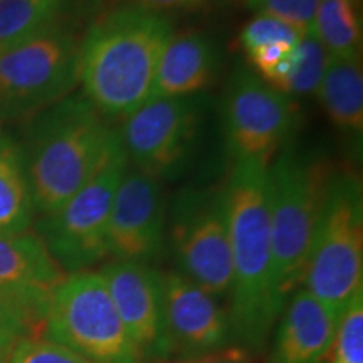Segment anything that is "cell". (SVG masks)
<instances>
[{"label": "cell", "instance_id": "cell-21", "mask_svg": "<svg viewBox=\"0 0 363 363\" xmlns=\"http://www.w3.org/2000/svg\"><path fill=\"white\" fill-rule=\"evenodd\" d=\"M66 0H0V51L57 22Z\"/></svg>", "mask_w": 363, "mask_h": 363}, {"label": "cell", "instance_id": "cell-24", "mask_svg": "<svg viewBox=\"0 0 363 363\" xmlns=\"http://www.w3.org/2000/svg\"><path fill=\"white\" fill-rule=\"evenodd\" d=\"M303 35H305V33L298 30L296 27L286 24L283 21L256 13V17L244 27L239 39L244 51L249 54L254 49L264 48V45L271 44L296 45L303 39Z\"/></svg>", "mask_w": 363, "mask_h": 363}, {"label": "cell", "instance_id": "cell-27", "mask_svg": "<svg viewBox=\"0 0 363 363\" xmlns=\"http://www.w3.org/2000/svg\"><path fill=\"white\" fill-rule=\"evenodd\" d=\"M29 338L26 326L11 308L0 299V363H7L21 340Z\"/></svg>", "mask_w": 363, "mask_h": 363}, {"label": "cell", "instance_id": "cell-10", "mask_svg": "<svg viewBox=\"0 0 363 363\" xmlns=\"http://www.w3.org/2000/svg\"><path fill=\"white\" fill-rule=\"evenodd\" d=\"M201 125L202 104L194 96L152 98L123 118L118 138L133 169L160 179L189 160Z\"/></svg>", "mask_w": 363, "mask_h": 363}, {"label": "cell", "instance_id": "cell-6", "mask_svg": "<svg viewBox=\"0 0 363 363\" xmlns=\"http://www.w3.org/2000/svg\"><path fill=\"white\" fill-rule=\"evenodd\" d=\"M43 338L93 363H143L98 271L66 274L49 303Z\"/></svg>", "mask_w": 363, "mask_h": 363}, {"label": "cell", "instance_id": "cell-12", "mask_svg": "<svg viewBox=\"0 0 363 363\" xmlns=\"http://www.w3.org/2000/svg\"><path fill=\"white\" fill-rule=\"evenodd\" d=\"M160 289L167 360H194L224 347L230 323L219 299L180 271L160 272Z\"/></svg>", "mask_w": 363, "mask_h": 363}, {"label": "cell", "instance_id": "cell-13", "mask_svg": "<svg viewBox=\"0 0 363 363\" xmlns=\"http://www.w3.org/2000/svg\"><path fill=\"white\" fill-rule=\"evenodd\" d=\"M65 278L38 234L0 233V299L22 321L29 338H43L49 303Z\"/></svg>", "mask_w": 363, "mask_h": 363}, {"label": "cell", "instance_id": "cell-7", "mask_svg": "<svg viewBox=\"0 0 363 363\" xmlns=\"http://www.w3.org/2000/svg\"><path fill=\"white\" fill-rule=\"evenodd\" d=\"M81 39L57 24L0 51V125L33 118L79 84Z\"/></svg>", "mask_w": 363, "mask_h": 363}, {"label": "cell", "instance_id": "cell-11", "mask_svg": "<svg viewBox=\"0 0 363 363\" xmlns=\"http://www.w3.org/2000/svg\"><path fill=\"white\" fill-rule=\"evenodd\" d=\"M294 106L281 93L247 69L234 72L225 101L227 145L235 162L269 165L293 128Z\"/></svg>", "mask_w": 363, "mask_h": 363}, {"label": "cell", "instance_id": "cell-26", "mask_svg": "<svg viewBox=\"0 0 363 363\" xmlns=\"http://www.w3.org/2000/svg\"><path fill=\"white\" fill-rule=\"evenodd\" d=\"M7 363H93L69 348L45 338H24L13 348Z\"/></svg>", "mask_w": 363, "mask_h": 363}, {"label": "cell", "instance_id": "cell-18", "mask_svg": "<svg viewBox=\"0 0 363 363\" xmlns=\"http://www.w3.org/2000/svg\"><path fill=\"white\" fill-rule=\"evenodd\" d=\"M316 93L331 123L347 135L360 138L363 133L362 57L328 56Z\"/></svg>", "mask_w": 363, "mask_h": 363}, {"label": "cell", "instance_id": "cell-17", "mask_svg": "<svg viewBox=\"0 0 363 363\" xmlns=\"http://www.w3.org/2000/svg\"><path fill=\"white\" fill-rule=\"evenodd\" d=\"M217 65L216 48L206 35L174 34L158 62L152 98L194 96L214 81Z\"/></svg>", "mask_w": 363, "mask_h": 363}, {"label": "cell", "instance_id": "cell-30", "mask_svg": "<svg viewBox=\"0 0 363 363\" xmlns=\"http://www.w3.org/2000/svg\"><path fill=\"white\" fill-rule=\"evenodd\" d=\"M126 6H138L148 11L169 12V11H185V9L199 7L203 0H121Z\"/></svg>", "mask_w": 363, "mask_h": 363}, {"label": "cell", "instance_id": "cell-9", "mask_svg": "<svg viewBox=\"0 0 363 363\" xmlns=\"http://www.w3.org/2000/svg\"><path fill=\"white\" fill-rule=\"evenodd\" d=\"M170 240L180 272L217 299L233 286V252L222 189H190L172 207Z\"/></svg>", "mask_w": 363, "mask_h": 363}, {"label": "cell", "instance_id": "cell-14", "mask_svg": "<svg viewBox=\"0 0 363 363\" xmlns=\"http://www.w3.org/2000/svg\"><path fill=\"white\" fill-rule=\"evenodd\" d=\"M165 222V199L158 179L133 167L126 169L111 203L108 256L113 261L148 264L162 252Z\"/></svg>", "mask_w": 363, "mask_h": 363}, {"label": "cell", "instance_id": "cell-25", "mask_svg": "<svg viewBox=\"0 0 363 363\" xmlns=\"http://www.w3.org/2000/svg\"><path fill=\"white\" fill-rule=\"evenodd\" d=\"M318 6L320 0H247L254 13L274 17L305 34L313 30Z\"/></svg>", "mask_w": 363, "mask_h": 363}, {"label": "cell", "instance_id": "cell-29", "mask_svg": "<svg viewBox=\"0 0 363 363\" xmlns=\"http://www.w3.org/2000/svg\"><path fill=\"white\" fill-rule=\"evenodd\" d=\"M179 363H256L252 360L251 352H247L246 348L240 347H229V348H220L214 353H208V355L194 358V360L187 362H179Z\"/></svg>", "mask_w": 363, "mask_h": 363}, {"label": "cell", "instance_id": "cell-2", "mask_svg": "<svg viewBox=\"0 0 363 363\" xmlns=\"http://www.w3.org/2000/svg\"><path fill=\"white\" fill-rule=\"evenodd\" d=\"M174 34L165 13L126 4L111 9L79 43L81 93L106 118L128 116L152 98L158 62Z\"/></svg>", "mask_w": 363, "mask_h": 363}, {"label": "cell", "instance_id": "cell-8", "mask_svg": "<svg viewBox=\"0 0 363 363\" xmlns=\"http://www.w3.org/2000/svg\"><path fill=\"white\" fill-rule=\"evenodd\" d=\"M128 165L123 147L118 143L83 189L56 211L40 217L35 234L66 274L89 271L91 266L108 257L113 197Z\"/></svg>", "mask_w": 363, "mask_h": 363}, {"label": "cell", "instance_id": "cell-16", "mask_svg": "<svg viewBox=\"0 0 363 363\" xmlns=\"http://www.w3.org/2000/svg\"><path fill=\"white\" fill-rule=\"evenodd\" d=\"M284 306L269 363H330L337 318L305 288Z\"/></svg>", "mask_w": 363, "mask_h": 363}, {"label": "cell", "instance_id": "cell-20", "mask_svg": "<svg viewBox=\"0 0 363 363\" xmlns=\"http://www.w3.org/2000/svg\"><path fill=\"white\" fill-rule=\"evenodd\" d=\"M313 33L330 56L362 57L360 0H320Z\"/></svg>", "mask_w": 363, "mask_h": 363}, {"label": "cell", "instance_id": "cell-1", "mask_svg": "<svg viewBox=\"0 0 363 363\" xmlns=\"http://www.w3.org/2000/svg\"><path fill=\"white\" fill-rule=\"evenodd\" d=\"M267 167L259 162H235L224 185L233 252L227 311L230 337L251 353L264 348L286 305L272 257Z\"/></svg>", "mask_w": 363, "mask_h": 363}, {"label": "cell", "instance_id": "cell-5", "mask_svg": "<svg viewBox=\"0 0 363 363\" xmlns=\"http://www.w3.org/2000/svg\"><path fill=\"white\" fill-rule=\"evenodd\" d=\"M303 283L337 320L363 291V194L353 172L331 180Z\"/></svg>", "mask_w": 363, "mask_h": 363}, {"label": "cell", "instance_id": "cell-15", "mask_svg": "<svg viewBox=\"0 0 363 363\" xmlns=\"http://www.w3.org/2000/svg\"><path fill=\"white\" fill-rule=\"evenodd\" d=\"M145 362H167L160 272L150 264L111 261L98 271Z\"/></svg>", "mask_w": 363, "mask_h": 363}, {"label": "cell", "instance_id": "cell-19", "mask_svg": "<svg viewBox=\"0 0 363 363\" xmlns=\"http://www.w3.org/2000/svg\"><path fill=\"white\" fill-rule=\"evenodd\" d=\"M34 214L21 147L0 125V233H27Z\"/></svg>", "mask_w": 363, "mask_h": 363}, {"label": "cell", "instance_id": "cell-28", "mask_svg": "<svg viewBox=\"0 0 363 363\" xmlns=\"http://www.w3.org/2000/svg\"><path fill=\"white\" fill-rule=\"evenodd\" d=\"M294 45L291 44H271L264 45V48L254 49L247 54L249 62L256 67V71L259 72L261 78L266 79L271 74V71L283 61L286 54H288Z\"/></svg>", "mask_w": 363, "mask_h": 363}, {"label": "cell", "instance_id": "cell-3", "mask_svg": "<svg viewBox=\"0 0 363 363\" xmlns=\"http://www.w3.org/2000/svg\"><path fill=\"white\" fill-rule=\"evenodd\" d=\"M118 143V131L83 93L33 116L19 147L35 214L56 211L83 189Z\"/></svg>", "mask_w": 363, "mask_h": 363}, {"label": "cell", "instance_id": "cell-4", "mask_svg": "<svg viewBox=\"0 0 363 363\" xmlns=\"http://www.w3.org/2000/svg\"><path fill=\"white\" fill-rule=\"evenodd\" d=\"M337 170L325 158L284 148L267 167L276 283L288 301L305 279L326 194Z\"/></svg>", "mask_w": 363, "mask_h": 363}, {"label": "cell", "instance_id": "cell-22", "mask_svg": "<svg viewBox=\"0 0 363 363\" xmlns=\"http://www.w3.org/2000/svg\"><path fill=\"white\" fill-rule=\"evenodd\" d=\"M328 56L330 54L326 52L323 44L318 40L315 33L313 30L306 33L294 48L291 72L286 76V79L276 89L288 94V96L316 93L325 74Z\"/></svg>", "mask_w": 363, "mask_h": 363}, {"label": "cell", "instance_id": "cell-23", "mask_svg": "<svg viewBox=\"0 0 363 363\" xmlns=\"http://www.w3.org/2000/svg\"><path fill=\"white\" fill-rule=\"evenodd\" d=\"M330 363H363V291L338 316Z\"/></svg>", "mask_w": 363, "mask_h": 363}]
</instances>
